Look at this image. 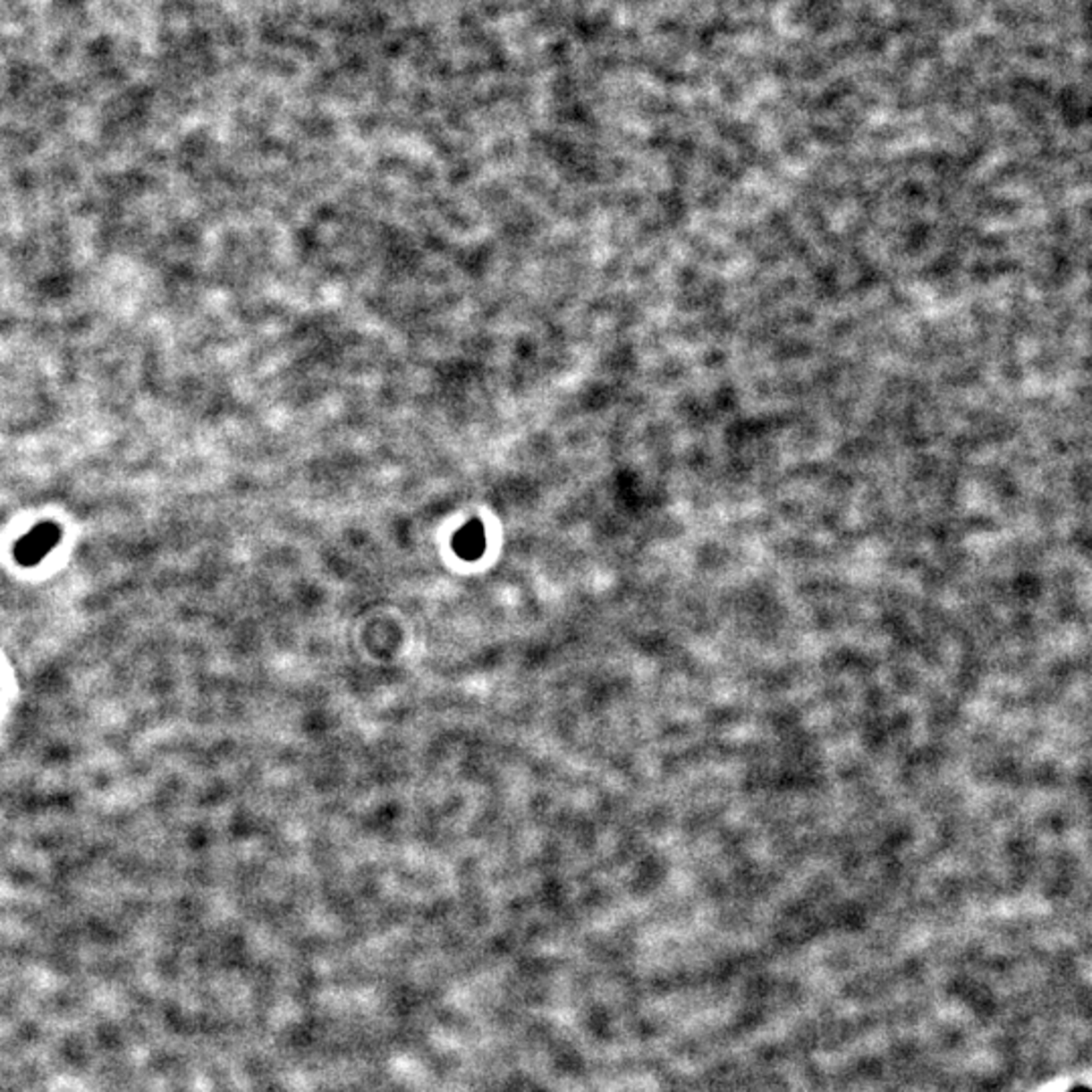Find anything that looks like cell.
<instances>
[{
  "instance_id": "obj_1",
  "label": "cell",
  "mask_w": 1092,
  "mask_h": 1092,
  "mask_svg": "<svg viewBox=\"0 0 1092 1092\" xmlns=\"http://www.w3.org/2000/svg\"><path fill=\"white\" fill-rule=\"evenodd\" d=\"M59 538H61V530L57 524H53V522L38 524L27 534V537H22L19 540L17 548H14V556H17V561L21 564H25V567H35V564L41 563L45 556H47L53 548L57 546Z\"/></svg>"
},
{
  "instance_id": "obj_2",
  "label": "cell",
  "mask_w": 1092,
  "mask_h": 1092,
  "mask_svg": "<svg viewBox=\"0 0 1092 1092\" xmlns=\"http://www.w3.org/2000/svg\"><path fill=\"white\" fill-rule=\"evenodd\" d=\"M455 546H458L460 554H463V556L479 554V551H482V546H484L482 524L479 522L468 524L466 529L458 534V538H455Z\"/></svg>"
}]
</instances>
